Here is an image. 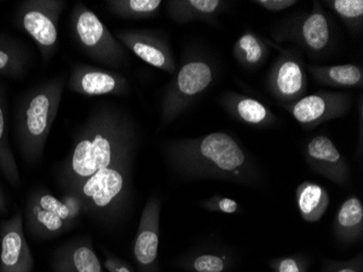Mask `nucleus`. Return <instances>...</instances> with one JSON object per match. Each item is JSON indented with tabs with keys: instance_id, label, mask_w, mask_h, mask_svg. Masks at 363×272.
Masks as SVG:
<instances>
[{
	"instance_id": "nucleus-16",
	"label": "nucleus",
	"mask_w": 363,
	"mask_h": 272,
	"mask_svg": "<svg viewBox=\"0 0 363 272\" xmlns=\"http://www.w3.org/2000/svg\"><path fill=\"white\" fill-rule=\"evenodd\" d=\"M279 40H294L311 54H321L331 40V28L321 4L315 1L311 11L301 16L289 30L283 31Z\"/></svg>"
},
{
	"instance_id": "nucleus-14",
	"label": "nucleus",
	"mask_w": 363,
	"mask_h": 272,
	"mask_svg": "<svg viewBox=\"0 0 363 272\" xmlns=\"http://www.w3.org/2000/svg\"><path fill=\"white\" fill-rule=\"evenodd\" d=\"M268 87L285 105L303 98L307 92V73L301 59L289 53L277 59L269 75Z\"/></svg>"
},
{
	"instance_id": "nucleus-17",
	"label": "nucleus",
	"mask_w": 363,
	"mask_h": 272,
	"mask_svg": "<svg viewBox=\"0 0 363 272\" xmlns=\"http://www.w3.org/2000/svg\"><path fill=\"white\" fill-rule=\"evenodd\" d=\"M52 272H104L89 239H75L59 246L52 254Z\"/></svg>"
},
{
	"instance_id": "nucleus-12",
	"label": "nucleus",
	"mask_w": 363,
	"mask_h": 272,
	"mask_svg": "<svg viewBox=\"0 0 363 272\" xmlns=\"http://www.w3.org/2000/svg\"><path fill=\"white\" fill-rule=\"evenodd\" d=\"M69 91L84 96L124 95L128 80L114 71L77 63L65 83Z\"/></svg>"
},
{
	"instance_id": "nucleus-2",
	"label": "nucleus",
	"mask_w": 363,
	"mask_h": 272,
	"mask_svg": "<svg viewBox=\"0 0 363 272\" xmlns=\"http://www.w3.org/2000/svg\"><path fill=\"white\" fill-rule=\"evenodd\" d=\"M162 151L171 169L183 179L221 180L250 186L259 185L262 179L252 157L228 133L169 141Z\"/></svg>"
},
{
	"instance_id": "nucleus-20",
	"label": "nucleus",
	"mask_w": 363,
	"mask_h": 272,
	"mask_svg": "<svg viewBox=\"0 0 363 272\" xmlns=\"http://www.w3.org/2000/svg\"><path fill=\"white\" fill-rule=\"evenodd\" d=\"M225 4L221 0H169L166 1V7L171 19L177 23L194 21L214 23Z\"/></svg>"
},
{
	"instance_id": "nucleus-25",
	"label": "nucleus",
	"mask_w": 363,
	"mask_h": 272,
	"mask_svg": "<svg viewBox=\"0 0 363 272\" xmlns=\"http://www.w3.org/2000/svg\"><path fill=\"white\" fill-rule=\"evenodd\" d=\"M0 171L13 187L21 186L19 167L14 158L8 138L5 89L0 87Z\"/></svg>"
},
{
	"instance_id": "nucleus-24",
	"label": "nucleus",
	"mask_w": 363,
	"mask_h": 272,
	"mask_svg": "<svg viewBox=\"0 0 363 272\" xmlns=\"http://www.w3.org/2000/svg\"><path fill=\"white\" fill-rule=\"evenodd\" d=\"M28 62L26 46L13 36L0 34V75L19 79L26 75Z\"/></svg>"
},
{
	"instance_id": "nucleus-32",
	"label": "nucleus",
	"mask_w": 363,
	"mask_h": 272,
	"mask_svg": "<svg viewBox=\"0 0 363 272\" xmlns=\"http://www.w3.org/2000/svg\"><path fill=\"white\" fill-rule=\"evenodd\" d=\"M254 3L266 9L267 11L279 12L293 7L297 1L295 0H257Z\"/></svg>"
},
{
	"instance_id": "nucleus-13",
	"label": "nucleus",
	"mask_w": 363,
	"mask_h": 272,
	"mask_svg": "<svg viewBox=\"0 0 363 272\" xmlns=\"http://www.w3.org/2000/svg\"><path fill=\"white\" fill-rule=\"evenodd\" d=\"M117 40L138 58L169 75L177 73V63L170 46L156 33L146 30H121Z\"/></svg>"
},
{
	"instance_id": "nucleus-31",
	"label": "nucleus",
	"mask_w": 363,
	"mask_h": 272,
	"mask_svg": "<svg viewBox=\"0 0 363 272\" xmlns=\"http://www.w3.org/2000/svg\"><path fill=\"white\" fill-rule=\"evenodd\" d=\"M323 272H363V256L359 254L350 261H328L324 266Z\"/></svg>"
},
{
	"instance_id": "nucleus-4",
	"label": "nucleus",
	"mask_w": 363,
	"mask_h": 272,
	"mask_svg": "<svg viewBox=\"0 0 363 272\" xmlns=\"http://www.w3.org/2000/svg\"><path fill=\"white\" fill-rule=\"evenodd\" d=\"M133 155L134 151L122 155L116 163L68 192L79 198L83 214L104 222H112L122 216L130 200Z\"/></svg>"
},
{
	"instance_id": "nucleus-30",
	"label": "nucleus",
	"mask_w": 363,
	"mask_h": 272,
	"mask_svg": "<svg viewBox=\"0 0 363 272\" xmlns=\"http://www.w3.org/2000/svg\"><path fill=\"white\" fill-rule=\"evenodd\" d=\"M199 205L211 212H222V214H233L240 212V206L235 200L220 195H213L208 200L201 202Z\"/></svg>"
},
{
	"instance_id": "nucleus-34",
	"label": "nucleus",
	"mask_w": 363,
	"mask_h": 272,
	"mask_svg": "<svg viewBox=\"0 0 363 272\" xmlns=\"http://www.w3.org/2000/svg\"><path fill=\"white\" fill-rule=\"evenodd\" d=\"M8 212L7 200L3 189L0 187V214H6Z\"/></svg>"
},
{
	"instance_id": "nucleus-23",
	"label": "nucleus",
	"mask_w": 363,
	"mask_h": 272,
	"mask_svg": "<svg viewBox=\"0 0 363 272\" xmlns=\"http://www.w3.org/2000/svg\"><path fill=\"white\" fill-rule=\"evenodd\" d=\"M309 71L322 85L334 87H362L363 71L360 65L345 63L336 65H310Z\"/></svg>"
},
{
	"instance_id": "nucleus-18",
	"label": "nucleus",
	"mask_w": 363,
	"mask_h": 272,
	"mask_svg": "<svg viewBox=\"0 0 363 272\" xmlns=\"http://www.w3.org/2000/svg\"><path fill=\"white\" fill-rule=\"evenodd\" d=\"M235 256L228 249L218 246L193 249L174 261L175 267L189 272H228L234 267Z\"/></svg>"
},
{
	"instance_id": "nucleus-7",
	"label": "nucleus",
	"mask_w": 363,
	"mask_h": 272,
	"mask_svg": "<svg viewBox=\"0 0 363 272\" xmlns=\"http://www.w3.org/2000/svg\"><path fill=\"white\" fill-rule=\"evenodd\" d=\"M70 21L75 42L89 58L108 67L125 65L128 54L123 45L112 36L95 12L77 3Z\"/></svg>"
},
{
	"instance_id": "nucleus-1",
	"label": "nucleus",
	"mask_w": 363,
	"mask_h": 272,
	"mask_svg": "<svg viewBox=\"0 0 363 272\" xmlns=\"http://www.w3.org/2000/svg\"><path fill=\"white\" fill-rule=\"evenodd\" d=\"M136 135L130 119L111 106L97 108L75 134L72 151L57 170L65 193L109 167L135 148Z\"/></svg>"
},
{
	"instance_id": "nucleus-22",
	"label": "nucleus",
	"mask_w": 363,
	"mask_h": 272,
	"mask_svg": "<svg viewBox=\"0 0 363 272\" xmlns=\"http://www.w3.org/2000/svg\"><path fill=\"white\" fill-rule=\"evenodd\" d=\"M296 202L301 218L315 224L321 220L330 206V196L323 186L313 182H303L296 191Z\"/></svg>"
},
{
	"instance_id": "nucleus-15",
	"label": "nucleus",
	"mask_w": 363,
	"mask_h": 272,
	"mask_svg": "<svg viewBox=\"0 0 363 272\" xmlns=\"http://www.w3.org/2000/svg\"><path fill=\"white\" fill-rule=\"evenodd\" d=\"M306 163L318 175L337 185H346L350 179V168L331 138L325 135L312 138L303 149Z\"/></svg>"
},
{
	"instance_id": "nucleus-27",
	"label": "nucleus",
	"mask_w": 363,
	"mask_h": 272,
	"mask_svg": "<svg viewBox=\"0 0 363 272\" xmlns=\"http://www.w3.org/2000/svg\"><path fill=\"white\" fill-rule=\"evenodd\" d=\"M106 7L114 16L123 19H148L158 14L161 0H108Z\"/></svg>"
},
{
	"instance_id": "nucleus-19",
	"label": "nucleus",
	"mask_w": 363,
	"mask_h": 272,
	"mask_svg": "<svg viewBox=\"0 0 363 272\" xmlns=\"http://www.w3.org/2000/svg\"><path fill=\"white\" fill-rule=\"evenodd\" d=\"M221 102L224 109L242 124L252 126H271L277 124L273 112L255 98L228 93Z\"/></svg>"
},
{
	"instance_id": "nucleus-29",
	"label": "nucleus",
	"mask_w": 363,
	"mask_h": 272,
	"mask_svg": "<svg viewBox=\"0 0 363 272\" xmlns=\"http://www.w3.org/2000/svg\"><path fill=\"white\" fill-rule=\"evenodd\" d=\"M268 263L274 272H308L310 265L309 259L306 255L277 257Z\"/></svg>"
},
{
	"instance_id": "nucleus-3",
	"label": "nucleus",
	"mask_w": 363,
	"mask_h": 272,
	"mask_svg": "<svg viewBox=\"0 0 363 272\" xmlns=\"http://www.w3.org/2000/svg\"><path fill=\"white\" fill-rule=\"evenodd\" d=\"M65 83L63 77L48 80L33 87L20 99L16 110V138L26 163L35 165L42 161Z\"/></svg>"
},
{
	"instance_id": "nucleus-11",
	"label": "nucleus",
	"mask_w": 363,
	"mask_h": 272,
	"mask_svg": "<svg viewBox=\"0 0 363 272\" xmlns=\"http://www.w3.org/2000/svg\"><path fill=\"white\" fill-rule=\"evenodd\" d=\"M34 257L24 233L23 214L0 224V272H32Z\"/></svg>"
},
{
	"instance_id": "nucleus-6",
	"label": "nucleus",
	"mask_w": 363,
	"mask_h": 272,
	"mask_svg": "<svg viewBox=\"0 0 363 272\" xmlns=\"http://www.w3.org/2000/svg\"><path fill=\"white\" fill-rule=\"evenodd\" d=\"M214 80L212 63L201 55H191L179 67L163 94L161 122L171 124L211 85Z\"/></svg>"
},
{
	"instance_id": "nucleus-10",
	"label": "nucleus",
	"mask_w": 363,
	"mask_h": 272,
	"mask_svg": "<svg viewBox=\"0 0 363 272\" xmlns=\"http://www.w3.org/2000/svg\"><path fill=\"white\" fill-rule=\"evenodd\" d=\"M161 200L150 196L145 204L133 244V257L140 272H158Z\"/></svg>"
},
{
	"instance_id": "nucleus-8",
	"label": "nucleus",
	"mask_w": 363,
	"mask_h": 272,
	"mask_svg": "<svg viewBox=\"0 0 363 272\" xmlns=\"http://www.w3.org/2000/svg\"><path fill=\"white\" fill-rule=\"evenodd\" d=\"M65 7L63 0H24L14 11V23L34 40L46 65L58 47L59 19Z\"/></svg>"
},
{
	"instance_id": "nucleus-33",
	"label": "nucleus",
	"mask_w": 363,
	"mask_h": 272,
	"mask_svg": "<svg viewBox=\"0 0 363 272\" xmlns=\"http://www.w3.org/2000/svg\"><path fill=\"white\" fill-rule=\"evenodd\" d=\"M105 268L108 270V272H133L125 261L118 259L112 254H108L107 257H106Z\"/></svg>"
},
{
	"instance_id": "nucleus-9",
	"label": "nucleus",
	"mask_w": 363,
	"mask_h": 272,
	"mask_svg": "<svg viewBox=\"0 0 363 272\" xmlns=\"http://www.w3.org/2000/svg\"><path fill=\"white\" fill-rule=\"evenodd\" d=\"M284 106L296 121L303 126L315 128L323 122L347 114L350 96L336 92H318Z\"/></svg>"
},
{
	"instance_id": "nucleus-28",
	"label": "nucleus",
	"mask_w": 363,
	"mask_h": 272,
	"mask_svg": "<svg viewBox=\"0 0 363 272\" xmlns=\"http://www.w3.org/2000/svg\"><path fill=\"white\" fill-rule=\"evenodd\" d=\"M328 7L331 8L338 18L348 28L361 30L363 24L362 0H328Z\"/></svg>"
},
{
	"instance_id": "nucleus-5",
	"label": "nucleus",
	"mask_w": 363,
	"mask_h": 272,
	"mask_svg": "<svg viewBox=\"0 0 363 272\" xmlns=\"http://www.w3.org/2000/svg\"><path fill=\"white\" fill-rule=\"evenodd\" d=\"M24 214L28 234L38 240H49L70 231L83 210L73 194L65 193L58 198L48 190L38 187L28 194Z\"/></svg>"
},
{
	"instance_id": "nucleus-26",
	"label": "nucleus",
	"mask_w": 363,
	"mask_h": 272,
	"mask_svg": "<svg viewBox=\"0 0 363 272\" xmlns=\"http://www.w3.org/2000/svg\"><path fill=\"white\" fill-rule=\"evenodd\" d=\"M234 56L244 67H259L268 56V46L252 31H247L234 44Z\"/></svg>"
},
{
	"instance_id": "nucleus-21",
	"label": "nucleus",
	"mask_w": 363,
	"mask_h": 272,
	"mask_svg": "<svg viewBox=\"0 0 363 272\" xmlns=\"http://www.w3.org/2000/svg\"><path fill=\"white\" fill-rule=\"evenodd\" d=\"M334 233L344 244H354L362 240L363 205L357 196H350L342 202L334 221Z\"/></svg>"
}]
</instances>
